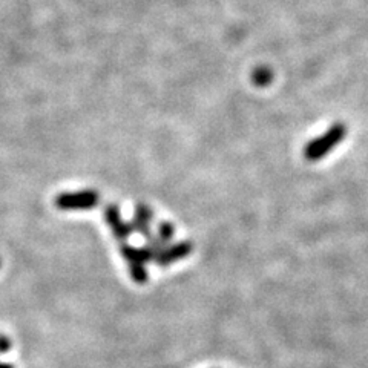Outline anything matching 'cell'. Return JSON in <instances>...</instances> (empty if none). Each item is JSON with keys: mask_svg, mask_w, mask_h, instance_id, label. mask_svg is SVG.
I'll return each mask as SVG.
<instances>
[{"mask_svg": "<svg viewBox=\"0 0 368 368\" xmlns=\"http://www.w3.org/2000/svg\"><path fill=\"white\" fill-rule=\"evenodd\" d=\"M152 220H154L152 209L143 203H138L134 209V220H133V223H130L133 232L135 231L137 233L145 236L146 240H149L152 236V229H151Z\"/></svg>", "mask_w": 368, "mask_h": 368, "instance_id": "6", "label": "cell"}, {"mask_svg": "<svg viewBox=\"0 0 368 368\" xmlns=\"http://www.w3.org/2000/svg\"><path fill=\"white\" fill-rule=\"evenodd\" d=\"M10 348H11L10 339H8V338L4 336V335H0V353H6Z\"/></svg>", "mask_w": 368, "mask_h": 368, "instance_id": "8", "label": "cell"}, {"mask_svg": "<svg viewBox=\"0 0 368 368\" xmlns=\"http://www.w3.org/2000/svg\"><path fill=\"white\" fill-rule=\"evenodd\" d=\"M0 368H14V365H11V364H4V362H0Z\"/></svg>", "mask_w": 368, "mask_h": 368, "instance_id": "9", "label": "cell"}, {"mask_svg": "<svg viewBox=\"0 0 368 368\" xmlns=\"http://www.w3.org/2000/svg\"><path fill=\"white\" fill-rule=\"evenodd\" d=\"M120 252H121V257L125 258L129 264L130 278H133L137 284H146L149 279V271L146 270V264L154 261L151 253L146 250V247L138 249L129 244H121Z\"/></svg>", "mask_w": 368, "mask_h": 368, "instance_id": "2", "label": "cell"}, {"mask_svg": "<svg viewBox=\"0 0 368 368\" xmlns=\"http://www.w3.org/2000/svg\"><path fill=\"white\" fill-rule=\"evenodd\" d=\"M104 220H106V224L111 227L112 235L116 236L118 241H126L129 236L133 235V227H130L129 223L123 221L117 204H108L104 207Z\"/></svg>", "mask_w": 368, "mask_h": 368, "instance_id": "4", "label": "cell"}, {"mask_svg": "<svg viewBox=\"0 0 368 368\" xmlns=\"http://www.w3.org/2000/svg\"><path fill=\"white\" fill-rule=\"evenodd\" d=\"M100 203V194L95 190L66 192L56 197L54 204L60 210H91Z\"/></svg>", "mask_w": 368, "mask_h": 368, "instance_id": "3", "label": "cell"}, {"mask_svg": "<svg viewBox=\"0 0 368 368\" xmlns=\"http://www.w3.org/2000/svg\"><path fill=\"white\" fill-rule=\"evenodd\" d=\"M192 249H194V245H192L190 241H180V243H175L172 245L168 244L163 249L160 255L157 257L155 262L161 267L171 266V264H173V262H177L180 259H184L186 257H189L192 253Z\"/></svg>", "mask_w": 368, "mask_h": 368, "instance_id": "5", "label": "cell"}, {"mask_svg": "<svg viewBox=\"0 0 368 368\" xmlns=\"http://www.w3.org/2000/svg\"><path fill=\"white\" fill-rule=\"evenodd\" d=\"M347 128L341 123L333 125L327 133H324L321 137L312 140L309 145H305L304 157L309 161H318L322 157H326L329 152H331L345 138Z\"/></svg>", "mask_w": 368, "mask_h": 368, "instance_id": "1", "label": "cell"}, {"mask_svg": "<svg viewBox=\"0 0 368 368\" xmlns=\"http://www.w3.org/2000/svg\"><path fill=\"white\" fill-rule=\"evenodd\" d=\"M173 235H175V226L172 223H169V221L160 223L159 233H157V236H159L161 241L169 244V241H172V238H173Z\"/></svg>", "mask_w": 368, "mask_h": 368, "instance_id": "7", "label": "cell"}]
</instances>
